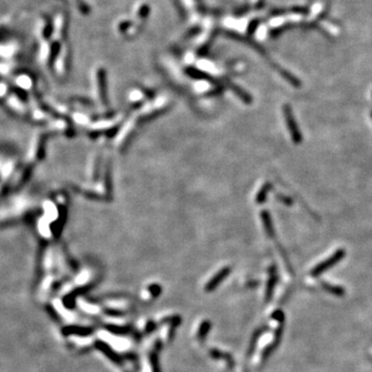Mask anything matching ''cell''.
<instances>
[{"instance_id": "6da1fadb", "label": "cell", "mask_w": 372, "mask_h": 372, "mask_svg": "<svg viewBox=\"0 0 372 372\" xmlns=\"http://www.w3.org/2000/svg\"><path fill=\"white\" fill-rule=\"evenodd\" d=\"M283 114H284L285 123H287V127H288L289 132L291 134L293 142L295 144H301V142L303 140V137H302L300 128L296 122V119H295V116H294L291 106L284 105Z\"/></svg>"}, {"instance_id": "7a4b0ae2", "label": "cell", "mask_w": 372, "mask_h": 372, "mask_svg": "<svg viewBox=\"0 0 372 372\" xmlns=\"http://www.w3.org/2000/svg\"><path fill=\"white\" fill-rule=\"evenodd\" d=\"M345 256V250L344 249H338L331 255L329 256L327 259H325L324 262L319 263L316 267H314L313 270L310 272V275L313 277H317L321 274H323L325 271L329 270L330 268L334 267L337 263H339L341 259Z\"/></svg>"}, {"instance_id": "3957f363", "label": "cell", "mask_w": 372, "mask_h": 372, "mask_svg": "<svg viewBox=\"0 0 372 372\" xmlns=\"http://www.w3.org/2000/svg\"><path fill=\"white\" fill-rule=\"evenodd\" d=\"M261 217H262V221H263V224H264V228L266 230L267 235L269 236V237H271V238H273L275 236V233H274V227H273L270 213L268 212V211H266V210L262 211Z\"/></svg>"}, {"instance_id": "277c9868", "label": "cell", "mask_w": 372, "mask_h": 372, "mask_svg": "<svg viewBox=\"0 0 372 372\" xmlns=\"http://www.w3.org/2000/svg\"><path fill=\"white\" fill-rule=\"evenodd\" d=\"M271 187H272V185L269 182H267L263 185V187L261 188V190H259L257 196H256V198H255L256 203L263 204L267 200L268 194H269V192L271 190Z\"/></svg>"}, {"instance_id": "5b68a950", "label": "cell", "mask_w": 372, "mask_h": 372, "mask_svg": "<svg viewBox=\"0 0 372 372\" xmlns=\"http://www.w3.org/2000/svg\"><path fill=\"white\" fill-rule=\"evenodd\" d=\"M322 285L327 292L331 293V294H333V295H336V296H342V295H344V293H345L343 288L337 287V285H332V284H329L326 282H324Z\"/></svg>"}, {"instance_id": "8992f818", "label": "cell", "mask_w": 372, "mask_h": 372, "mask_svg": "<svg viewBox=\"0 0 372 372\" xmlns=\"http://www.w3.org/2000/svg\"><path fill=\"white\" fill-rule=\"evenodd\" d=\"M180 1L185 7L184 10L186 11V13H188L189 15L196 14L197 12V4L196 0H180Z\"/></svg>"}, {"instance_id": "52a82bcc", "label": "cell", "mask_w": 372, "mask_h": 372, "mask_svg": "<svg viewBox=\"0 0 372 372\" xmlns=\"http://www.w3.org/2000/svg\"><path fill=\"white\" fill-rule=\"evenodd\" d=\"M277 198H278V201H280L284 205H287V206H292L293 205V200L288 196L277 195Z\"/></svg>"}, {"instance_id": "ba28073f", "label": "cell", "mask_w": 372, "mask_h": 372, "mask_svg": "<svg viewBox=\"0 0 372 372\" xmlns=\"http://www.w3.org/2000/svg\"><path fill=\"white\" fill-rule=\"evenodd\" d=\"M371 117H372V112H371Z\"/></svg>"}]
</instances>
